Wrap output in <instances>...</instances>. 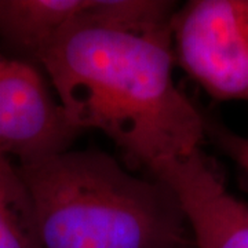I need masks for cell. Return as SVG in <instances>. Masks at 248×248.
Returning <instances> with one entry per match:
<instances>
[{
    "instance_id": "cell-8",
    "label": "cell",
    "mask_w": 248,
    "mask_h": 248,
    "mask_svg": "<svg viewBox=\"0 0 248 248\" xmlns=\"http://www.w3.org/2000/svg\"><path fill=\"white\" fill-rule=\"evenodd\" d=\"M205 130L207 135L214 138V141L248 174V138L240 137L219 124L208 122L207 119Z\"/></svg>"
},
{
    "instance_id": "cell-9",
    "label": "cell",
    "mask_w": 248,
    "mask_h": 248,
    "mask_svg": "<svg viewBox=\"0 0 248 248\" xmlns=\"http://www.w3.org/2000/svg\"><path fill=\"white\" fill-rule=\"evenodd\" d=\"M181 248H197V247H196V244L193 243V240L190 239V240H187V241H186L185 244H184Z\"/></svg>"
},
{
    "instance_id": "cell-4",
    "label": "cell",
    "mask_w": 248,
    "mask_h": 248,
    "mask_svg": "<svg viewBox=\"0 0 248 248\" xmlns=\"http://www.w3.org/2000/svg\"><path fill=\"white\" fill-rule=\"evenodd\" d=\"M81 131L75 128L33 63L0 62V153L18 166L71 149Z\"/></svg>"
},
{
    "instance_id": "cell-3",
    "label": "cell",
    "mask_w": 248,
    "mask_h": 248,
    "mask_svg": "<svg viewBox=\"0 0 248 248\" xmlns=\"http://www.w3.org/2000/svg\"><path fill=\"white\" fill-rule=\"evenodd\" d=\"M179 66L218 101L248 104V0H192L172 18Z\"/></svg>"
},
{
    "instance_id": "cell-5",
    "label": "cell",
    "mask_w": 248,
    "mask_h": 248,
    "mask_svg": "<svg viewBox=\"0 0 248 248\" xmlns=\"http://www.w3.org/2000/svg\"><path fill=\"white\" fill-rule=\"evenodd\" d=\"M178 197L197 248H248V205L226 189L202 151L153 171Z\"/></svg>"
},
{
    "instance_id": "cell-2",
    "label": "cell",
    "mask_w": 248,
    "mask_h": 248,
    "mask_svg": "<svg viewBox=\"0 0 248 248\" xmlns=\"http://www.w3.org/2000/svg\"><path fill=\"white\" fill-rule=\"evenodd\" d=\"M18 169L42 248H181L192 239L171 187L133 175L105 152L68 149Z\"/></svg>"
},
{
    "instance_id": "cell-6",
    "label": "cell",
    "mask_w": 248,
    "mask_h": 248,
    "mask_svg": "<svg viewBox=\"0 0 248 248\" xmlns=\"http://www.w3.org/2000/svg\"><path fill=\"white\" fill-rule=\"evenodd\" d=\"M95 4L97 0H0V39L37 62L66 28Z\"/></svg>"
},
{
    "instance_id": "cell-10",
    "label": "cell",
    "mask_w": 248,
    "mask_h": 248,
    "mask_svg": "<svg viewBox=\"0 0 248 248\" xmlns=\"http://www.w3.org/2000/svg\"><path fill=\"white\" fill-rule=\"evenodd\" d=\"M1 60H3V57H1V55H0V62H1Z\"/></svg>"
},
{
    "instance_id": "cell-7",
    "label": "cell",
    "mask_w": 248,
    "mask_h": 248,
    "mask_svg": "<svg viewBox=\"0 0 248 248\" xmlns=\"http://www.w3.org/2000/svg\"><path fill=\"white\" fill-rule=\"evenodd\" d=\"M0 248H42L35 203L21 171L0 153Z\"/></svg>"
},
{
    "instance_id": "cell-1",
    "label": "cell",
    "mask_w": 248,
    "mask_h": 248,
    "mask_svg": "<svg viewBox=\"0 0 248 248\" xmlns=\"http://www.w3.org/2000/svg\"><path fill=\"white\" fill-rule=\"evenodd\" d=\"M166 0H97L37 63L69 123L107 135L151 174L200 151L205 117L172 79V18Z\"/></svg>"
}]
</instances>
